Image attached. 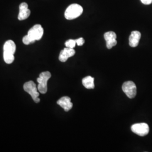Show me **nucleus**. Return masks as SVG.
<instances>
[{
    "label": "nucleus",
    "instance_id": "obj_1",
    "mask_svg": "<svg viewBox=\"0 0 152 152\" xmlns=\"http://www.w3.org/2000/svg\"><path fill=\"white\" fill-rule=\"evenodd\" d=\"M16 51V45L12 40H8L4 45V59L6 63L10 64L14 61V53Z\"/></svg>",
    "mask_w": 152,
    "mask_h": 152
},
{
    "label": "nucleus",
    "instance_id": "obj_2",
    "mask_svg": "<svg viewBox=\"0 0 152 152\" xmlns=\"http://www.w3.org/2000/svg\"><path fill=\"white\" fill-rule=\"evenodd\" d=\"M82 12L83 8L81 6L77 4H73L66 8L64 16L67 20H73L80 16Z\"/></svg>",
    "mask_w": 152,
    "mask_h": 152
},
{
    "label": "nucleus",
    "instance_id": "obj_3",
    "mask_svg": "<svg viewBox=\"0 0 152 152\" xmlns=\"http://www.w3.org/2000/svg\"><path fill=\"white\" fill-rule=\"evenodd\" d=\"M51 75L48 71L42 72L39 74V76L37 81L38 82V91L41 94H46L48 91V81L51 78Z\"/></svg>",
    "mask_w": 152,
    "mask_h": 152
},
{
    "label": "nucleus",
    "instance_id": "obj_4",
    "mask_svg": "<svg viewBox=\"0 0 152 152\" xmlns=\"http://www.w3.org/2000/svg\"><path fill=\"white\" fill-rule=\"evenodd\" d=\"M23 88L26 92L28 93L31 96L36 103H38L40 102V99L38 98L39 94L37 91L38 88H37L36 85L34 82L29 81L26 82L24 84Z\"/></svg>",
    "mask_w": 152,
    "mask_h": 152
},
{
    "label": "nucleus",
    "instance_id": "obj_5",
    "mask_svg": "<svg viewBox=\"0 0 152 152\" xmlns=\"http://www.w3.org/2000/svg\"><path fill=\"white\" fill-rule=\"evenodd\" d=\"M44 34V29L40 24H36L31 28L28 32L27 36L31 39L32 43L36 41L41 39Z\"/></svg>",
    "mask_w": 152,
    "mask_h": 152
},
{
    "label": "nucleus",
    "instance_id": "obj_6",
    "mask_svg": "<svg viewBox=\"0 0 152 152\" xmlns=\"http://www.w3.org/2000/svg\"><path fill=\"white\" fill-rule=\"evenodd\" d=\"M122 90L126 96L130 99L135 98L136 95V86L132 81L125 82L122 85Z\"/></svg>",
    "mask_w": 152,
    "mask_h": 152
},
{
    "label": "nucleus",
    "instance_id": "obj_7",
    "mask_svg": "<svg viewBox=\"0 0 152 152\" xmlns=\"http://www.w3.org/2000/svg\"><path fill=\"white\" fill-rule=\"evenodd\" d=\"M131 129L134 133L140 136H145L149 132V127L145 123L134 124L131 126Z\"/></svg>",
    "mask_w": 152,
    "mask_h": 152
},
{
    "label": "nucleus",
    "instance_id": "obj_8",
    "mask_svg": "<svg viewBox=\"0 0 152 152\" xmlns=\"http://www.w3.org/2000/svg\"><path fill=\"white\" fill-rule=\"evenodd\" d=\"M104 37L106 41L107 48L108 49H112L117 44V41L116 40L117 35L115 33H114V32H112V31L107 32L104 34Z\"/></svg>",
    "mask_w": 152,
    "mask_h": 152
},
{
    "label": "nucleus",
    "instance_id": "obj_9",
    "mask_svg": "<svg viewBox=\"0 0 152 152\" xmlns=\"http://www.w3.org/2000/svg\"><path fill=\"white\" fill-rule=\"evenodd\" d=\"M31 14V11L28 9V5L26 2H22L19 5V12L18 15V19L23 20L27 19Z\"/></svg>",
    "mask_w": 152,
    "mask_h": 152
},
{
    "label": "nucleus",
    "instance_id": "obj_10",
    "mask_svg": "<svg viewBox=\"0 0 152 152\" xmlns=\"http://www.w3.org/2000/svg\"><path fill=\"white\" fill-rule=\"evenodd\" d=\"M57 104L64 109L65 112H68L73 107V103L71 102V98L68 96H63L57 102Z\"/></svg>",
    "mask_w": 152,
    "mask_h": 152
},
{
    "label": "nucleus",
    "instance_id": "obj_11",
    "mask_svg": "<svg viewBox=\"0 0 152 152\" xmlns=\"http://www.w3.org/2000/svg\"><path fill=\"white\" fill-rule=\"evenodd\" d=\"M75 53L76 51L74 49L65 48L61 51L59 56V59L61 62H65L68 59V58L74 56Z\"/></svg>",
    "mask_w": 152,
    "mask_h": 152
},
{
    "label": "nucleus",
    "instance_id": "obj_12",
    "mask_svg": "<svg viewBox=\"0 0 152 152\" xmlns=\"http://www.w3.org/2000/svg\"><path fill=\"white\" fill-rule=\"evenodd\" d=\"M141 38V33L139 31H132L129 37V45L131 47L135 48L137 46Z\"/></svg>",
    "mask_w": 152,
    "mask_h": 152
},
{
    "label": "nucleus",
    "instance_id": "obj_13",
    "mask_svg": "<svg viewBox=\"0 0 152 152\" xmlns=\"http://www.w3.org/2000/svg\"><path fill=\"white\" fill-rule=\"evenodd\" d=\"M82 84L87 89H93L95 87L94 78L91 76H87L83 78Z\"/></svg>",
    "mask_w": 152,
    "mask_h": 152
},
{
    "label": "nucleus",
    "instance_id": "obj_14",
    "mask_svg": "<svg viewBox=\"0 0 152 152\" xmlns=\"http://www.w3.org/2000/svg\"><path fill=\"white\" fill-rule=\"evenodd\" d=\"M76 44H76V39H70L65 42V45L66 48L74 49V48L76 46Z\"/></svg>",
    "mask_w": 152,
    "mask_h": 152
},
{
    "label": "nucleus",
    "instance_id": "obj_15",
    "mask_svg": "<svg viewBox=\"0 0 152 152\" xmlns=\"http://www.w3.org/2000/svg\"><path fill=\"white\" fill-rule=\"evenodd\" d=\"M23 42L25 45H29V44H32V41L31 40V39L29 38V37L27 35L25 36L23 38Z\"/></svg>",
    "mask_w": 152,
    "mask_h": 152
},
{
    "label": "nucleus",
    "instance_id": "obj_16",
    "mask_svg": "<svg viewBox=\"0 0 152 152\" xmlns=\"http://www.w3.org/2000/svg\"><path fill=\"white\" fill-rule=\"evenodd\" d=\"M76 44L78 46H82L85 43V39L82 37L76 39Z\"/></svg>",
    "mask_w": 152,
    "mask_h": 152
},
{
    "label": "nucleus",
    "instance_id": "obj_17",
    "mask_svg": "<svg viewBox=\"0 0 152 152\" xmlns=\"http://www.w3.org/2000/svg\"><path fill=\"white\" fill-rule=\"evenodd\" d=\"M141 1L144 5H150L152 3V0H141Z\"/></svg>",
    "mask_w": 152,
    "mask_h": 152
}]
</instances>
